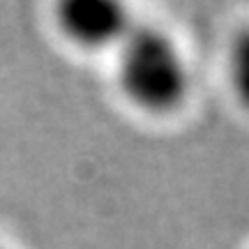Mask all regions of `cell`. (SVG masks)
<instances>
[{"instance_id": "6da1fadb", "label": "cell", "mask_w": 249, "mask_h": 249, "mask_svg": "<svg viewBox=\"0 0 249 249\" xmlns=\"http://www.w3.org/2000/svg\"><path fill=\"white\" fill-rule=\"evenodd\" d=\"M118 79L123 92L148 113H169L182 104L189 71L176 42L157 28H132L120 44Z\"/></svg>"}, {"instance_id": "7a4b0ae2", "label": "cell", "mask_w": 249, "mask_h": 249, "mask_svg": "<svg viewBox=\"0 0 249 249\" xmlns=\"http://www.w3.org/2000/svg\"><path fill=\"white\" fill-rule=\"evenodd\" d=\"M58 23L74 44L86 49L123 44L132 30L127 7L116 0H67L58 9Z\"/></svg>"}, {"instance_id": "3957f363", "label": "cell", "mask_w": 249, "mask_h": 249, "mask_svg": "<svg viewBox=\"0 0 249 249\" xmlns=\"http://www.w3.org/2000/svg\"><path fill=\"white\" fill-rule=\"evenodd\" d=\"M231 86L240 104L249 108V30H245L231 49Z\"/></svg>"}]
</instances>
